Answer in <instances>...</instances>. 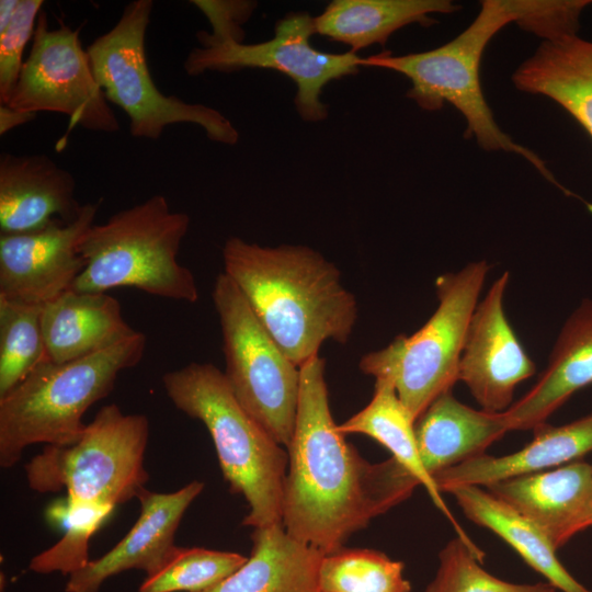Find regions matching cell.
Returning <instances> with one entry per match:
<instances>
[{
    "label": "cell",
    "mask_w": 592,
    "mask_h": 592,
    "mask_svg": "<svg viewBox=\"0 0 592 592\" xmlns=\"http://www.w3.org/2000/svg\"><path fill=\"white\" fill-rule=\"evenodd\" d=\"M42 329L47 357L54 363L98 353L137 332L125 321L116 298L72 289L43 305Z\"/></svg>",
    "instance_id": "20"
},
{
    "label": "cell",
    "mask_w": 592,
    "mask_h": 592,
    "mask_svg": "<svg viewBox=\"0 0 592 592\" xmlns=\"http://www.w3.org/2000/svg\"><path fill=\"white\" fill-rule=\"evenodd\" d=\"M42 0H20L8 29L0 33V104H7L24 64L23 52L34 36Z\"/></svg>",
    "instance_id": "32"
},
{
    "label": "cell",
    "mask_w": 592,
    "mask_h": 592,
    "mask_svg": "<svg viewBox=\"0 0 592 592\" xmlns=\"http://www.w3.org/2000/svg\"><path fill=\"white\" fill-rule=\"evenodd\" d=\"M308 12H292L275 24L271 39L244 44L234 41L202 43L193 48L185 61L189 76L206 71L231 72L246 68L273 69L296 83L295 106L300 117L319 122L328 116L321 101L323 88L332 80L358 72L364 58L357 53H325L310 43L316 33Z\"/></svg>",
    "instance_id": "11"
},
{
    "label": "cell",
    "mask_w": 592,
    "mask_h": 592,
    "mask_svg": "<svg viewBox=\"0 0 592 592\" xmlns=\"http://www.w3.org/2000/svg\"><path fill=\"white\" fill-rule=\"evenodd\" d=\"M42 308L0 296V397L48 360Z\"/></svg>",
    "instance_id": "27"
},
{
    "label": "cell",
    "mask_w": 592,
    "mask_h": 592,
    "mask_svg": "<svg viewBox=\"0 0 592 592\" xmlns=\"http://www.w3.org/2000/svg\"><path fill=\"white\" fill-rule=\"evenodd\" d=\"M522 449L504 455L467 459L434 476L441 492L459 486H490L513 477L534 474L578 460L592 452V413L560 426L540 424Z\"/></svg>",
    "instance_id": "19"
},
{
    "label": "cell",
    "mask_w": 592,
    "mask_h": 592,
    "mask_svg": "<svg viewBox=\"0 0 592 592\" xmlns=\"http://www.w3.org/2000/svg\"><path fill=\"white\" fill-rule=\"evenodd\" d=\"M524 8L525 0H483L476 19L446 44L400 56L382 53L364 58V66L406 76L411 82L407 95L422 110L439 111L445 102L451 103L466 118V137H474L485 150L523 157L547 181L566 195L574 196L534 151L512 140L499 127L482 93L479 68L483 50L502 27L521 20Z\"/></svg>",
    "instance_id": "5"
},
{
    "label": "cell",
    "mask_w": 592,
    "mask_h": 592,
    "mask_svg": "<svg viewBox=\"0 0 592 592\" xmlns=\"http://www.w3.org/2000/svg\"><path fill=\"white\" fill-rule=\"evenodd\" d=\"M65 533L48 549L34 556L29 569L36 573L60 572L68 577L84 567L89 560L88 546L92 535L111 514L114 506L90 503H66Z\"/></svg>",
    "instance_id": "30"
},
{
    "label": "cell",
    "mask_w": 592,
    "mask_h": 592,
    "mask_svg": "<svg viewBox=\"0 0 592 592\" xmlns=\"http://www.w3.org/2000/svg\"><path fill=\"white\" fill-rule=\"evenodd\" d=\"M148 437L145 414L103 406L77 441L46 445L25 465L29 487L39 493L66 490L68 502L115 508L146 488Z\"/></svg>",
    "instance_id": "8"
},
{
    "label": "cell",
    "mask_w": 592,
    "mask_h": 592,
    "mask_svg": "<svg viewBox=\"0 0 592 592\" xmlns=\"http://www.w3.org/2000/svg\"><path fill=\"white\" fill-rule=\"evenodd\" d=\"M191 3L203 12L212 26L210 33L201 31L196 34L201 44L226 41L243 43L242 24L257 7V2L243 0H193Z\"/></svg>",
    "instance_id": "33"
},
{
    "label": "cell",
    "mask_w": 592,
    "mask_h": 592,
    "mask_svg": "<svg viewBox=\"0 0 592 592\" xmlns=\"http://www.w3.org/2000/svg\"><path fill=\"white\" fill-rule=\"evenodd\" d=\"M510 273L503 272L478 301L470 318L457 372L482 410L510 408L516 386L535 373L503 309Z\"/></svg>",
    "instance_id": "14"
},
{
    "label": "cell",
    "mask_w": 592,
    "mask_h": 592,
    "mask_svg": "<svg viewBox=\"0 0 592 592\" xmlns=\"http://www.w3.org/2000/svg\"><path fill=\"white\" fill-rule=\"evenodd\" d=\"M203 488L198 480L170 493L145 488L137 497L140 514L129 532L102 557L71 573L65 592H99L109 578L127 570L156 573L177 550L175 532Z\"/></svg>",
    "instance_id": "15"
},
{
    "label": "cell",
    "mask_w": 592,
    "mask_h": 592,
    "mask_svg": "<svg viewBox=\"0 0 592 592\" xmlns=\"http://www.w3.org/2000/svg\"><path fill=\"white\" fill-rule=\"evenodd\" d=\"M247 557L232 551L179 547L153 574L145 578L138 592H202L238 570Z\"/></svg>",
    "instance_id": "29"
},
{
    "label": "cell",
    "mask_w": 592,
    "mask_h": 592,
    "mask_svg": "<svg viewBox=\"0 0 592 592\" xmlns=\"http://www.w3.org/2000/svg\"><path fill=\"white\" fill-rule=\"evenodd\" d=\"M162 386L177 409L207 429L230 491L248 503L242 524L283 525L288 453L240 405L224 372L192 362L167 372Z\"/></svg>",
    "instance_id": "3"
},
{
    "label": "cell",
    "mask_w": 592,
    "mask_h": 592,
    "mask_svg": "<svg viewBox=\"0 0 592 592\" xmlns=\"http://www.w3.org/2000/svg\"><path fill=\"white\" fill-rule=\"evenodd\" d=\"M31 52L8 105L32 113L67 115L84 129L114 133L119 123L98 83L79 30L60 24L52 29L47 15H38Z\"/></svg>",
    "instance_id": "12"
},
{
    "label": "cell",
    "mask_w": 592,
    "mask_h": 592,
    "mask_svg": "<svg viewBox=\"0 0 592 592\" xmlns=\"http://www.w3.org/2000/svg\"><path fill=\"white\" fill-rule=\"evenodd\" d=\"M448 493L465 515L504 539L547 582L562 592H591L561 565L556 548L532 521L479 486H459Z\"/></svg>",
    "instance_id": "26"
},
{
    "label": "cell",
    "mask_w": 592,
    "mask_h": 592,
    "mask_svg": "<svg viewBox=\"0 0 592 592\" xmlns=\"http://www.w3.org/2000/svg\"><path fill=\"white\" fill-rule=\"evenodd\" d=\"M414 420L400 401L392 383L376 378L371 401L358 412L338 424V430L346 434L367 435L385 446L422 485L435 506L453 525L457 537L463 539L473 553L483 559V551L469 538L444 502L436 482L424 468L415 439Z\"/></svg>",
    "instance_id": "24"
},
{
    "label": "cell",
    "mask_w": 592,
    "mask_h": 592,
    "mask_svg": "<svg viewBox=\"0 0 592 592\" xmlns=\"http://www.w3.org/2000/svg\"><path fill=\"white\" fill-rule=\"evenodd\" d=\"M147 338L137 331L98 353L65 362L38 364L0 397V466L13 467L33 444L67 445L86 429L82 418L114 388L121 372L136 366Z\"/></svg>",
    "instance_id": "4"
},
{
    "label": "cell",
    "mask_w": 592,
    "mask_h": 592,
    "mask_svg": "<svg viewBox=\"0 0 592 592\" xmlns=\"http://www.w3.org/2000/svg\"><path fill=\"white\" fill-rule=\"evenodd\" d=\"M460 5L449 0H335L315 16L317 34L343 43L357 53L409 24L430 26L434 13L449 14Z\"/></svg>",
    "instance_id": "25"
},
{
    "label": "cell",
    "mask_w": 592,
    "mask_h": 592,
    "mask_svg": "<svg viewBox=\"0 0 592 592\" xmlns=\"http://www.w3.org/2000/svg\"><path fill=\"white\" fill-rule=\"evenodd\" d=\"M592 385V299L563 323L549 362L532 389L504 411L509 431L534 430L576 391Z\"/></svg>",
    "instance_id": "18"
},
{
    "label": "cell",
    "mask_w": 592,
    "mask_h": 592,
    "mask_svg": "<svg viewBox=\"0 0 592 592\" xmlns=\"http://www.w3.org/2000/svg\"><path fill=\"white\" fill-rule=\"evenodd\" d=\"M520 91L563 107L592 138V42L578 35L543 41L512 76Z\"/></svg>",
    "instance_id": "23"
},
{
    "label": "cell",
    "mask_w": 592,
    "mask_h": 592,
    "mask_svg": "<svg viewBox=\"0 0 592 592\" xmlns=\"http://www.w3.org/2000/svg\"><path fill=\"white\" fill-rule=\"evenodd\" d=\"M212 298L229 387L247 412L287 448L297 419L300 367L282 351L224 272L215 280Z\"/></svg>",
    "instance_id": "10"
},
{
    "label": "cell",
    "mask_w": 592,
    "mask_h": 592,
    "mask_svg": "<svg viewBox=\"0 0 592 592\" xmlns=\"http://www.w3.org/2000/svg\"><path fill=\"white\" fill-rule=\"evenodd\" d=\"M532 521L558 549L592 526V465L574 460L486 487Z\"/></svg>",
    "instance_id": "16"
},
{
    "label": "cell",
    "mask_w": 592,
    "mask_h": 592,
    "mask_svg": "<svg viewBox=\"0 0 592 592\" xmlns=\"http://www.w3.org/2000/svg\"><path fill=\"white\" fill-rule=\"evenodd\" d=\"M224 273L255 317L298 367L327 341L345 344L358 318L355 295L340 270L301 244L263 247L230 237L223 247Z\"/></svg>",
    "instance_id": "2"
},
{
    "label": "cell",
    "mask_w": 592,
    "mask_h": 592,
    "mask_svg": "<svg viewBox=\"0 0 592 592\" xmlns=\"http://www.w3.org/2000/svg\"><path fill=\"white\" fill-rule=\"evenodd\" d=\"M405 565L373 549L342 548L323 556L318 592H411Z\"/></svg>",
    "instance_id": "28"
},
{
    "label": "cell",
    "mask_w": 592,
    "mask_h": 592,
    "mask_svg": "<svg viewBox=\"0 0 592 592\" xmlns=\"http://www.w3.org/2000/svg\"><path fill=\"white\" fill-rule=\"evenodd\" d=\"M20 0L0 1V33L4 32L15 16Z\"/></svg>",
    "instance_id": "35"
},
{
    "label": "cell",
    "mask_w": 592,
    "mask_h": 592,
    "mask_svg": "<svg viewBox=\"0 0 592 592\" xmlns=\"http://www.w3.org/2000/svg\"><path fill=\"white\" fill-rule=\"evenodd\" d=\"M100 203H87L70 223L0 234V296L45 305L69 291L84 266L79 244L94 225Z\"/></svg>",
    "instance_id": "13"
},
{
    "label": "cell",
    "mask_w": 592,
    "mask_h": 592,
    "mask_svg": "<svg viewBox=\"0 0 592 592\" xmlns=\"http://www.w3.org/2000/svg\"><path fill=\"white\" fill-rule=\"evenodd\" d=\"M251 540L247 561L202 592H318L323 553L294 538L280 524L254 528Z\"/></svg>",
    "instance_id": "22"
},
{
    "label": "cell",
    "mask_w": 592,
    "mask_h": 592,
    "mask_svg": "<svg viewBox=\"0 0 592 592\" xmlns=\"http://www.w3.org/2000/svg\"><path fill=\"white\" fill-rule=\"evenodd\" d=\"M325 368L320 355L300 366L283 526L327 555L344 548L374 517L408 499L419 482L394 457L368 463L345 440L331 414Z\"/></svg>",
    "instance_id": "1"
},
{
    "label": "cell",
    "mask_w": 592,
    "mask_h": 592,
    "mask_svg": "<svg viewBox=\"0 0 592 592\" xmlns=\"http://www.w3.org/2000/svg\"><path fill=\"white\" fill-rule=\"evenodd\" d=\"M81 208L73 177L48 156L0 155V234L39 230L56 217L70 223Z\"/></svg>",
    "instance_id": "17"
},
{
    "label": "cell",
    "mask_w": 592,
    "mask_h": 592,
    "mask_svg": "<svg viewBox=\"0 0 592 592\" xmlns=\"http://www.w3.org/2000/svg\"><path fill=\"white\" fill-rule=\"evenodd\" d=\"M488 271V263L481 260L437 276L439 306L429 320L411 335L400 334L360 360L365 375L392 383L414 421L458 382L467 328Z\"/></svg>",
    "instance_id": "7"
},
{
    "label": "cell",
    "mask_w": 592,
    "mask_h": 592,
    "mask_svg": "<svg viewBox=\"0 0 592 592\" xmlns=\"http://www.w3.org/2000/svg\"><path fill=\"white\" fill-rule=\"evenodd\" d=\"M36 117V113L14 109L8 104L0 105V135L24 125Z\"/></svg>",
    "instance_id": "34"
},
{
    "label": "cell",
    "mask_w": 592,
    "mask_h": 592,
    "mask_svg": "<svg viewBox=\"0 0 592 592\" xmlns=\"http://www.w3.org/2000/svg\"><path fill=\"white\" fill-rule=\"evenodd\" d=\"M419 454L433 476L485 454L509 432L503 412L473 409L457 400L452 390L435 398L414 422Z\"/></svg>",
    "instance_id": "21"
},
{
    "label": "cell",
    "mask_w": 592,
    "mask_h": 592,
    "mask_svg": "<svg viewBox=\"0 0 592 592\" xmlns=\"http://www.w3.org/2000/svg\"><path fill=\"white\" fill-rule=\"evenodd\" d=\"M190 216L170 208L163 195L113 214L92 225L79 252L84 266L70 289L106 293L117 287L138 288L152 296L195 303V277L178 261Z\"/></svg>",
    "instance_id": "6"
},
{
    "label": "cell",
    "mask_w": 592,
    "mask_h": 592,
    "mask_svg": "<svg viewBox=\"0 0 592 592\" xmlns=\"http://www.w3.org/2000/svg\"><path fill=\"white\" fill-rule=\"evenodd\" d=\"M434 579L424 592H556L549 582L517 584L501 580L481 566L480 560L459 537L441 550Z\"/></svg>",
    "instance_id": "31"
},
{
    "label": "cell",
    "mask_w": 592,
    "mask_h": 592,
    "mask_svg": "<svg viewBox=\"0 0 592 592\" xmlns=\"http://www.w3.org/2000/svg\"><path fill=\"white\" fill-rule=\"evenodd\" d=\"M152 9L151 0L128 3L115 25L87 48L107 101L127 115L129 132L136 138L155 140L169 125L191 123L202 127L213 141L236 145L239 133L219 111L166 95L157 88L145 46Z\"/></svg>",
    "instance_id": "9"
}]
</instances>
